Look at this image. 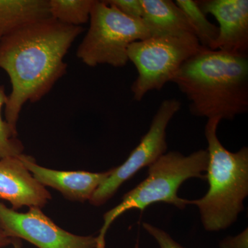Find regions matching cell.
I'll use <instances>...</instances> for the list:
<instances>
[{
	"label": "cell",
	"instance_id": "obj_1",
	"mask_svg": "<svg viewBox=\"0 0 248 248\" xmlns=\"http://www.w3.org/2000/svg\"><path fill=\"white\" fill-rule=\"evenodd\" d=\"M83 31L50 17L18 28L0 41V68L11 84L4 120L14 131L24 106L39 102L66 74L65 57Z\"/></svg>",
	"mask_w": 248,
	"mask_h": 248
},
{
	"label": "cell",
	"instance_id": "obj_2",
	"mask_svg": "<svg viewBox=\"0 0 248 248\" xmlns=\"http://www.w3.org/2000/svg\"><path fill=\"white\" fill-rule=\"evenodd\" d=\"M188 99L190 113L233 120L248 110V55L202 46L171 81Z\"/></svg>",
	"mask_w": 248,
	"mask_h": 248
},
{
	"label": "cell",
	"instance_id": "obj_3",
	"mask_svg": "<svg viewBox=\"0 0 248 248\" xmlns=\"http://www.w3.org/2000/svg\"><path fill=\"white\" fill-rule=\"evenodd\" d=\"M218 119L208 120L205 136L209 159L205 180L207 193L199 200H187L198 207L205 231H224L237 220L248 195V148L232 153L222 145L217 135Z\"/></svg>",
	"mask_w": 248,
	"mask_h": 248
},
{
	"label": "cell",
	"instance_id": "obj_4",
	"mask_svg": "<svg viewBox=\"0 0 248 248\" xmlns=\"http://www.w3.org/2000/svg\"><path fill=\"white\" fill-rule=\"evenodd\" d=\"M208 159L207 150H200L187 156L177 151L165 153L148 167V177L104 215V223L97 236V248H105L106 234L111 224L128 210L143 211L156 203L170 204L180 210L186 208L187 200L178 196L179 187L192 178L205 180L203 173L208 169Z\"/></svg>",
	"mask_w": 248,
	"mask_h": 248
},
{
	"label": "cell",
	"instance_id": "obj_5",
	"mask_svg": "<svg viewBox=\"0 0 248 248\" xmlns=\"http://www.w3.org/2000/svg\"><path fill=\"white\" fill-rule=\"evenodd\" d=\"M89 22L76 52L78 58L89 67L125 66L132 43L157 35L141 19L125 16L107 1L95 0Z\"/></svg>",
	"mask_w": 248,
	"mask_h": 248
},
{
	"label": "cell",
	"instance_id": "obj_6",
	"mask_svg": "<svg viewBox=\"0 0 248 248\" xmlns=\"http://www.w3.org/2000/svg\"><path fill=\"white\" fill-rule=\"evenodd\" d=\"M201 48L194 35H155L132 43L128 49V61L138 73L131 86L134 99L140 102L151 91H161Z\"/></svg>",
	"mask_w": 248,
	"mask_h": 248
},
{
	"label": "cell",
	"instance_id": "obj_7",
	"mask_svg": "<svg viewBox=\"0 0 248 248\" xmlns=\"http://www.w3.org/2000/svg\"><path fill=\"white\" fill-rule=\"evenodd\" d=\"M181 108L182 103L176 99H166L161 103L149 130L142 137L138 146L123 164L112 169L110 175L93 194L90 203L94 206L104 205L115 195L122 184L167 153L166 129Z\"/></svg>",
	"mask_w": 248,
	"mask_h": 248
},
{
	"label": "cell",
	"instance_id": "obj_8",
	"mask_svg": "<svg viewBox=\"0 0 248 248\" xmlns=\"http://www.w3.org/2000/svg\"><path fill=\"white\" fill-rule=\"evenodd\" d=\"M0 226L9 237L26 240L39 248H97V236L68 232L35 207L19 213L0 202Z\"/></svg>",
	"mask_w": 248,
	"mask_h": 248
},
{
	"label": "cell",
	"instance_id": "obj_9",
	"mask_svg": "<svg viewBox=\"0 0 248 248\" xmlns=\"http://www.w3.org/2000/svg\"><path fill=\"white\" fill-rule=\"evenodd\" d=\"M204 14L218 23V35L210 50L248 55V0L197 1Z\"/></svg>",
	"mask_w": 248,
	"mask_h": 248
},
{
	"label": "cell",
	"instance_id": "obj_10",
	"mask_svg": "<svg viewBox=\"0 0 248 248\" xmlns=\"http://www.w3.org/2000/svg\"><path fill=\"white\" fill-rule=\"evenodd\" d=\"M19 157L42 186L58 190L67 200L81 203L91 200L99 186L112 172V169L104 172L55 170L37 164L33 158L24 153Z\"/></svg>",
	"mask_w": 248,
	"mask_h": 248
},
{
	"label": "cell",
	"instance_id": "obj_11",
	"mask_svg": "<svg viewBox=\"0 0 248 248\" xmlns=\"http://www.w3.org/2000/svg\"><path fill=\"white\" fill-rule=\"evenodd\" d=\"M50 199L51 195L19 156L0 159V200L7 201L17 210L23 206L43 208Z\"/></svg>",
	"mask_w": 248,
	"mask_h": 248
},
{
	"label": "cell",
	"instance_id": "obj_12",
	"mask_svg": "<svg viewBox=\"0 0 248 248\" xmlns=\"http://www.w3.org/2000/svg\"><path fill=\"white\" fill-rule=\"evenodd\" d=\"M141 19L157 35H195L184 12L171 0H141Z\"/></svg>",
	"mask_w": 248,
	"mask_h": 248
},
{
	"label": "cell",
	"instance_id": "obj_13",
	"mask_svg": "<svg viewBox=\"0 0 248 248\" xmlns=\"http://www.w3.org/2000/svg\"><path fill=\"white\" fill-rule=\"evenodd\" d=\"M50 17L48 0H0V41L18 28Z\"/></svg>",
	"mask_w": 248,
	"mask_h": 248
},
{
	"label": "cell",
	"instance_id": "obj_14",
	"mask_svg": "<svg viewBox=\"0 0 248 248\" xmlns=\"http://www.w3.org/2000/svg\"><path fill=\"white\" fill-rule=\"evenodd\" d=\"M95 0H48L50 17L62 24L81 27L89 22Z\"/></svg>",
	"mask_w": 248,
	"mask_h": 248
},
{
	"label": "cell",
	"instance_id": "obj_15",
	"mask_svg": "<svg viewBox=\"0 0 248 248\" xmlns=\"http://www.w3.org/2000/svg\"><path fill=\"white\" fill-rule=\"evenodd\" d=\"M178 7L185 14L202 46L210 49L218 35V27L208 20L197 1L177 0Z\"/></svg>",
	"mask_w": 248,
	"mask_h": 248
},
{
	"label": "cell",
	"instance_id": "obj_16",
	"mask_svg": "<svg viewBox=\"0 0 248 248\" xmlns=\"http://www.w3.org/2000/svg\"><path fill=\"white\" fill-rule=\"evenodd\" d=\"M7 98L4 86H0V159L19 156L24 149L22 142L17 138V132L14 131L2 117V109Z\"/></svg>",
	"mask_w": 248,
	"mask_h": 248
},
{
	"label": "cell",
	"instance_id": "obj_17",
	"mask_svg": "<svg viewBox=\"0 0 248 248\" xmlns=\"http://www.w3.org/2000/svg\"><path fill=\"white\" fill-rule=\"evenodd\" d=\"M143 228L159 245V248H186L171 237L164 230L148 223H143Z\"/></svg>",
	"mask_w": 248,
	"mask_h": 248
},
{
	"label": "cell",
	"instance_id": "obj_18",
	"mask_svg": "<svg viewBox=\"0 0 248 248\" xmlns=\"http://www.w3.org/2000/svg\"><path fill=\"white\" fill-rule=\"evenodd\" d=\"M107 2L115 6L128 17L141 19V0H108Z\"/></svg>",
	"mask_w": 248,
	"mask_h": 248
},
{
	"label": "cell",
	"instance_id": "obj_19",
	"mask_svg": "<svg viewBox=\"0 0 248 248\" xmlns=\"http://www.w3.org/2000/svg\"><path fill=\"white\" fill-rule=\"evenodd\" d=\"M220 248H248V231L245 229L242 232L235 236H228L222 240L219 244Z\"/></svg>",
	"mask_w": 248,
	"mask_h": 248
},
{
	"label": "cell",
	"instance_id": "obj_20",
	"mask_svg": "<svg viewBox=\"0 0 248 248\" xmlns=\"http://www.w3.org/2000/svg\"><path fill=\"white\" fill-rule=\"evenodd\" d=\"M15 239L9 237L0 226V248H4L14 244Z\"/></svg>",
	"mask_w": 248,
	"mask_h": 248
},
{
	"label": "cell",
	"instance_id": "obj_21",
	"mask_svg": "<svg viewBox=\"0 0 248 248\" xmlns=\"http://www.w3.org/2000/svg\"><path fill=\"white\" fill-rule=\"evenodd\" d=\"M14 248H22V244L18 239H15L14 244Z\"/></svg>",
	"mask_w": 248,
	"mask_h": 248
}]
</instances>
